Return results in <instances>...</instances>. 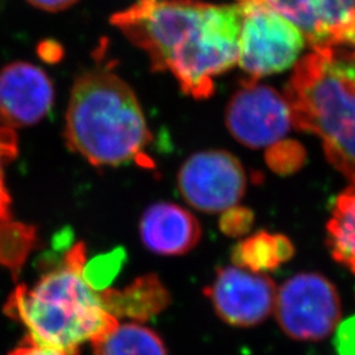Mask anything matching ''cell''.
<instances>
[{"instance_id": "obj_1", "label": "cell", "mask_w": 355, "mask_h": 355, "mask_svg": "<svg viewBox=\"0 0 355 355\" xmlns=\"http://www.w3.org/2000/svg\"><path fill=\"white\" fill-rule=\"evenodd\" d=\"M110 21L148 54L154 71H170L195 99L211 96L216 76L239 64L240 3L137 0Z\"/></svg>"}, {"instance_id": "obj_2", "label": "cell", "mask_w": 355, "mask_h": 355, "mask_svg": "<svg viewBox=\"0 0 355 355\" xmlns=\"http://www.w3.org/2000/svg\"><path fill=\"white\" fill-rule=\"evenodd\" d=\"M86 265V246L78 242L32 287L19 284L10 293L4 312L26 328L24 341L57 355H80L85 343L119 325L87 278Z\"/></svg>"}, {"instance_id": "obj_3", "label": "cell", "mask_w": 355, "mask_h": 355, "mask_svg": "<svg viewBox=\"0 0 355 355\" xmlns=\"http://www.w3.org/2000/svg\"><path fill=\"white\" fill-rule=\"evenodd\" d=\"M292 125L318 136L327 158L355 184V48H316L286 87Z\"/></svg>"}, {"instance_id": "obj_4", "label": "cell", "mask_w": 355, "mask_h": 355, "mask_svg": "<svg viewBox=\"0 0 355 355\" xmlns=\"http://www.w3.org/2000/svg\"><path fill=\"white\" fill-rule=\"evenodd\" d=\"M64 140L91 165L116 167L142 155L152 135L133 89L107 69H91L74 82Z\"/></svg>"}, {"instance_id": "obj_5", "label": "cell", "mask_w": 355, "mask_h": 355, "mask_svg": "<svg viewBox=\"0 0 355 355\" xmlns=\"http://www.w3.org/2000/svg\"><path fill=\"white\" fill-rule=\"evenodd\" d=\"M274 315L282 331L292 340L322 341L340 325L341 297L327 277L299 272L278 287Z\"/></svg>"}, {"instance_id": "obj_6", "label": "cell", "mask_w": 355, "mask_h": 355, "mask_svg": "<svg viewBox=\"0 0 355 355\" xmlns=\"http://www.w3.org/2000/svg\"><path fill=\"white\" fill-rule=\"evenodd\" d=\"M239 3L242 10L239 64L242 69L257 80L291 67L304 49V35L259 1Z\"/></svg>"}, {"instance_id": "obj_7", "label": "cell", "mask_w": 355, "mask_h": 355, "mask_svg": "<svg viewBox=\"0 0 355 355\" xmlns=\"http://www.w3.org/2000/svg\"><path fill=\"white\" fill-rule=\"evenodd\" d=\"M182 196L203 212H224L236 207L246 190L240 161L224 150H205L190 157L179 171Z\"/></svg>"}, {"instance_id": "obj_8", "label": "cell", "mask_w": 355, "mask_h": 355, "mask_svg": "<svg viewBox=\"0 0 355 355\" xmlns=\"http://www.w3.org/2000/svg\"><path fill=\"white\" fill-rule=\"evenodd\" d=\"M277 291V284L266 274L233 265L217 270L204 295L221 321L236 328H253L274 313Z\"/></svg>"}, {"instance_id": "obj_9", "label": "cell", "mask_w": 355, "mask_h": 355, "mask_svg": "<svg viewBox=\"0 0 355 355\" xmlns=\"http://www.w3.org/2000/svg\"><path fill=\"white\" fill-rule=\"evenodd\" d=\"M227 125L232 136L246 146H270L288 133L291 111L277 89L252 79L229 102Z\"/></svg>"}, {"instance_id": "obj_10", "label": "cell", "mask_w": 355, "mask_h": 355, "mask_svg": "<svg viewBox=\"0 0 355 355\" xmlns=\"http://www.w3.org/2000/svg\"><path fill=\"white\" fill-rule=\"evenodd\" d=\"M54 86L37 64L17 61L0 70L1 127H32L51 112Z\"/></svg>"}, {"instance_id": "obj_11", "label": "cell", "mask_w": 355, "mask_h": 355, "mask_svg": "<svg viewBox=\"0 0 355 355\" xmlns=\"http://www.w3.org/2000/svg\"><path fill=\"white\" fill-rule=\"evenodd\" d=\"M290 20L313 49L343 45L355 28V0H255Z\"/></svg>"}, {"instance_id": "obj_12", "label": "cell", "mask_w": 355, "mask_h": 355, "mask_svg": "<svg viewBox=\"0 0 355 355\" xmlns=\"http://www.w3.org/2000/svg\"><path fill=\"white\" fill-rule=\"evenodd\" d=\"M140 237L153 253L183 255L199 243L202 228L190 211L177 204L159 202L150 205L141 217Z\"/></svg>"}, {"instance_id": "obj_13", "label": "cell", "mask_w": 355, "mask_h": 355, "mask_svg": "<svg viewBox=\"0 0 355 355\" xmlns=\"http://www.w3.org/2000/svg\"><path fill=\"white\" fill-rule=\"evenodd\" d=\"M101 296L107 311L119 321L129 318L140 324L159 315L171 303L170 292L154 274L142 275L121 290L102 288Z\"/></svg>"}, {"instance_id": "obj_14", "label": "cell", "mask_w": 355, "mask_h": 355, "mask_svg": "<svg viewBox=\"0 0 355 355\" xmlns=\"http://www.w3.org/2000/svg\"><path fill=\"white\" fill-rule=\"evenodd\" d=\"M293 254L295 246L286 236L258 232L234 246L232 261L234 266L257 274H266L288 262Z\"/></svg>"}, {"instance_id": "obj_15", "label": "cell", "mask_w": 355, "mask_h": 355, "mask_svg": "<svg viewBox=\"0 0 355 355\" xmlns=\"http://www.w3.org/2000/svg\"><path fill=\"white\" fill-rule=\"evenodd\" d=\"M92 345L94 355H168L157 331L140 322H119Z\"/></svg>"}, {"instance_id": "obj_16", "label": "cell", "mask_w": 355, "mask_h": 355, "mask_svg": "<svg viewBox=\"0 0 355 355\" xmlns=\"http://www.w3.org/2000/svg\"><path fill=\"white\" fill-rule=\"evenodd\" d=\"M327 232L333 259L355 274V184L337 198Z\"/></svg>"}, {"instance_id": "obj_17", "label": "cell", "mask_w": 355, "mask_h": 355, "mask_svg": "<svg viewBox=\"0 0 355 355\" xmlns=\"http://www.w3.org/2000/svg\"><path fill=\"white\" fill-rule=\"evenodd\" d=\"M36 243V228L11 220L0 223V265L17 278Z\"/></svg>"}, {"instance_id": "obj_18", "label": "cell", "mask_w": 355, "mask_h": 355, "mask_svg": "<svg viewBox=\"0 0 355 355\" xmlns=\"http://www.w3.org/2000/svg\"><path fill=\"white\" fill-rule=\"evenodd\" d=\"M17 155V139L10 128L0 127V223L12 218L11 195L6 186L4 166Z\"/></svg>"}, {"instance_id": "obj_19", "label": "cell", "mask_w": 355, "mask_h": 355, "mask_svg": "<svg viewBox=\"0 0 355 355\" xmlns=\"http://www.w3.org/2000/svg\"><path fill=\"white\" fill-rule=\"evenodd\" d=\"M267 153V162L278 173H291L297 166L303 164L304 152L293 142L277 144Z\"/></svg>"}, {"instance_id": "obj_20", "label": "cell", "mask_w": 355, "mask_h": 355, "mask_svg": "<svg viewBox=\"0 0 355 355\" xmlns=\"http://www.w3.org/2000/svg\"><path fill=\"white\" fill-rule=\"evenodd\" d=\"M254 224L253 212L248 208L233 207L223 212L220 220V229L230 237H241L249 233Z\"/></svg>"}, {"instance_id": "obj_21", "label": "cell", "mask_w": 355, "mask_h": 355, "mask_svg": "<svg viewBox=\"0 0 355 355\" xmlns=\"http://www.w3.org/2000/svg\"><path fill=\"white\" fill-rule=\"evenodd\" d=\"M31 6L46 12H61L73 7L79 0H26Z\"/></svg>"}, {"instance_id": "obj_22", "label": "cell", "mask_w": 355, "mask_h": 355, "mask_svg": "<svg viewBox=\"0 0 355 355\" xmlns=\"http://www.w3.org/2000/svg\"><path fill=\"white\" fill-rule=\"evenodd\" d=\"M38 55L46 62H57L62 58L64 51L61 45H58L57 42L45 41V42H41L38 46Z\"/></svg>"}, {"instance_id": "obj_23", "label": "cell", "mask_w": 355, "mask_h": 355, "mask_svg": "<svg viewBox=\"0 0 355 355\" xmlns=\"http://www.w3.org/2000/svg\"><path fill=\"white\" fill-rule=\"evenodd\" d=\"M8 355H57L51 353L46 349H42L37 345L26 343L23 340L21 345H19L16 349H13L12 352Z\"/></svg>"}, {"instance_id": "obj_24", "label": "cell", "mask_w": 355, "mask_h": 355, "mask_svg": "<svg viewBox=\"0 0 355 355\" xmlns=\"http://www.w3.org/2000/svg\"><path fill=\"white\" fill-rule=\"evenodd\" d=\"M343 45H350V46H353L355 48V28L346 36L345 38V41H343Z\"/></svg>"}]
</instances>
